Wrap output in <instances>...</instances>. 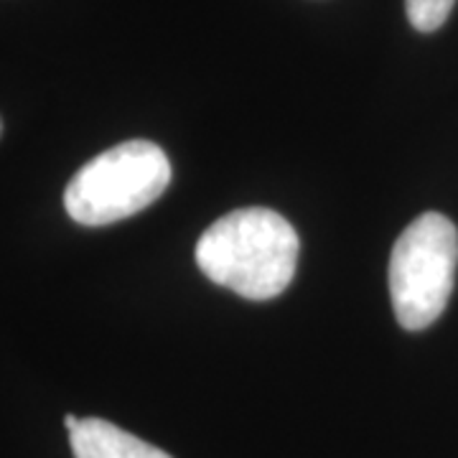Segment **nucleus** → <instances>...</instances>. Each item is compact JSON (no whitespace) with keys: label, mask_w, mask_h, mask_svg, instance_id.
Returning a JSON list of instances; mask_svg holds the SVG:
<instances>
[{"label":"nucleus","mask_w":458,"mask_h":458,"mask_svg":"<svg viewBox=\"0 0 458 458\" xmlns=\"http://www.w3.org/2000/svg\"><path fill=\"white\" fill-rule=\"evenodd\" d=\"M0 132H3V120H0Z\"/></svg>","instance_id":"nucleus-7"},{"label":"nucleus","mask_w":458,"mask_h":458,"mask_svg":"<svg viewBox=\"0 0 458 458\" xmlns=\"http://www.w3.org/2000/svg\"><path fill=\"white\" fill-rule=\"evenodd\" d=\"M171 183V164L150 140H128L84 164L64 191V207L84 227H105L143 212Z\"/></svg>","instance_id":"nucleus-2"},{"label":"nucleus","mask_w":458,"mask_h":458,"mask_svg":"<svg viewBox=\"0 0 458 458\" xmlns=\"http://www.w3.org/2000/svg\"><path fill=\"white\" fill-rule=\"evenodd\" d=\"M454 5L456 0H405L410 23L423 33L441 29L445 18L451 16Z\"/></svg>","instance_id":"nucleus-5"},{"label":"nucleus","mask_w":458,"mask_h":458,"mask_svg":"<svg viewBox=\"0 0 458 458\" xmlns=\"http://www.w3.org/2000/svg\"><path fill=\"white\" fill-rule=\"evenodd\" d=\"M74 458H171L165 451L135 438L102 418H84L69 430Z\"/></svg>","instance_id":"nucleus-4"},{"label":"nucleus","mask_w":458,"mask_h":458,"mask_svg":"<svg viewBox=\"0 0 458 458\" xmlns=\"http://www.w3.org/2000/svg\"><path fill=\"white\" fill-rule=\"evenodd\" d=\"M201 273L250 301L280 295L293 280L298 234L273 209H237L201 234L197 245Z\"/></svg>","instance_id":"nucleus-1"},{"label":"nucleus","mask_w":458,"mask_h":458,"mask_svg":"<svg viewBox=\"0 0 458 458\" xmlns=\"http://www.w3.org/2000/svg\"><path fill=\"white\" fill-rule=\"evenodd\" d=\"M77 423H80V418H74V415H66V418H64L66 430H72V428L77 426Z\"/></svg>","instance_id":"nucleus-6"},{"label":"nucleus","mask_w":458,"mask_h":458,"mask_svg":"<svg viewBox=\"0 0 458 458\" xmlns=\"http://www.w3.org/2000/svg\"><path fill=\"white\" fill-rule=\"evenodd\" d=\"M458 229L438 212L420 214L397 237L390 258V295L400 327L420 331L438 321L454 293Z\"/></svg>","instance_id":"nucleus-3"}]
</instances>
